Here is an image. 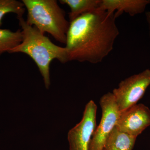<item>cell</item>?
<instances>
[{
	"mask_svg": "<svg viewBox=\"0 0 150 150\" xmlns=\"http://www.w3.org/2000/svg\"><path fill=\"white\" fill-rule=\"evenodd\" d=\"M117 16L98 8L70 22L66 48L68 61L96 64L113 48L119 34Z\"/></svg>",
	"mask_w": 150,
	"mask_h": 150,
	"instance_id": "obj_1",
	"label": "cell"
},
{
	"mask_svg": "<svg viewBox=\"0 0 150 150\" xmlns=\"http://www.w3.org/2000/svg\"><path fill=\"white\" fill-rule=\"evenodd\" d=\"M18 19L22 33V41L9 53H22L33 60L43 78L45 87L51 85L50 67L51 62L57 59L62 64L69 62L66 47L57 46L34 27L28 25L23 18Z\"/></svg>",
	"mask_w": 150,
	"mask_h": 150,
	"instance_id": "obj_2",
	"label": "cell"
},
{
	"mask_svg": "<svg viewBox=\"0 0 150 150\" xmlns=\"http://www.w3.org/2000/svg\"><path fill=\"white\" fill-rule=\"evenodd\" d=\"M27 11L26 22L43 34L47 33L66 44L70 23L56 0H22Z\"/></svg>",
	"mask_w": 150,
	"mask_h": 150,
	"instance_id": "obj_3",
	"label": "cell"
},
{
	"mask_svg": "<svg viewBox=\"0 0 150 150\" xmlns=\"http://www.w3.org/2000/svg\"><path fill=\"white\" fill-rule=\"evenodd\" d=\"M150 85L149 69L121 81L112 92L120 111L137 104Z\"/></svg>",
	"mask_w": 150,
	"mask_h": 150,
	"instance_id": "obj_4",
	"label": "cell"
},
{
	"mask_svg": "<svg viewBox=\"0 0 150 150\" xmlns=\"http://www.w3.org/2000/svg\"><path fill=\"white\" fill-rule=\"evenodd\" d=\"M99 103L102 117L93 136L90 150H103L105 141L116 126L121 112L112 93L103 96Z\"/></svg>",
	"mask_w": 150,
	"mask_h": 150,
	"instance_id": "obj_5",
	"label": "cell"
},
{
	"mask_svg": "<svg viewBox=\"0 0 150 150\" xmlns=\"http://www.w3.org/2000/svg\"><path fill=\"white\" fill-rule=\"evenodd\" d=\"M97 109L96 104L92 100L86 105L81 121L68 133L70 150H90L96 128Z\"/></svg>",
	"mask_w": 150,
	"mask_h": 150,
	"instance_id": "obj_6",
	"label": "cell"
},
{
	"mask_svg": "<svg viewBox=\"0 0 150 150\" xmlns=\"http://www.w3.org/2000/svg\"><path fill=\"white\" fill-rule=\"evenodd\" d=\"M150 126V110L142 103L121 111L116 125L119 131L137 137Z\"/></svg>",
	"mask_w": 150,
	"mask_h": 150,
	"instance_id": "obj_7",
	"label": "cell"
},
{
	"mask_svg": "<svg viewBox=\"0 0 150 150\" xmlns=\"http://www.w3.org/2000/svg\"><path fill=\"white\" fill-rule=\"evenodd\" d=\"M150 4V0H101L99 9L111 13L117 17L123 13L134 16L143 13Z\"/></svg>",
	"mask_w": 150,
	"mask_h": 150,
	"instance_id": "obj_8",
	"label": "cell"
},
{
	"mask_svg": "<svg viewBox=\"0 0 150 150\" xmlns=\"http://www.w3.org/2000/svg\"><path fill=\"white\" fill-rule=\"evenodd\" d=\"M137 138L121 132L115 126L105 141L103 150H132Z\"/></svg>",
	"mask_w": 150,
	"mask_h": 150,
	"instance_id": "obj_9",
	"label": "cell"
},
{
	"mask_svg": "<svg viewBox=\"0 0 150 150\" xmlns=\"http://www.w3.org/2000/svg\"><path fill=\"white\" fill-rule=\"evenodd\" d=\"M101 0H60L62 4L67 5L70 8L69 13L70 23L85 14L99 8Z\"/></svg>",
	"mask_w": 150,
	"mask_h": 150,
	"instance_id": "obj_10",
	"label": "cell"
},
{
	"mask_svg": "<svg viewBox=\"0 0 150 150\" xmlns=\"http://www.w3.org/2000/svg\"><path fill=\"white\" fill-rule=\"evenodd\" d=\"M21 29L13 31L7 29L0 28V55L9 52L19 45L22 41Z\"/></svg>",
	"mask_w": 150,
	"mask_h": 150,
	"instance_id": "obj_11",
	"label": "cell"
},
{
	"mask_svg": "<svg viewBox=\"0 0 150 150\" xmlns=\"http://www.w3.org/2000/svg\"><path fill=\"white\" fill-rule=\"evenodd\" d=\"M25 7L22 1L16 0H0V26L2 25V19L7 14L13 13L17 18L23 17L25 11Z\"/></svg>",
	"mask_w": 150,
	"mask_h": 150,
	"instance_id": "obj_12",
	"label": "cell"
},
{
	"mask_svg": "<svg viewBox=\"0 0 150 150\" xmlns=\"http://www.w3.org/2000/svg\"><path fill=\"white\" fill-rule=\"evenodd\" d=\"M145 15H146V20L149 26V34L150 38V11L146 12Z\"/></svg>",
	"mask_w": 150,
	"mask_h": 150,
	"instance_id": "obj_13",
	"label": "cell"
}]
</instances>
